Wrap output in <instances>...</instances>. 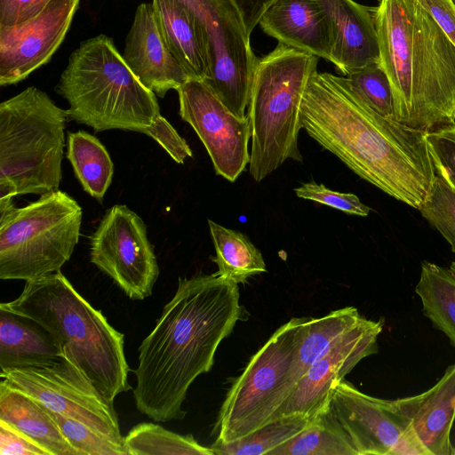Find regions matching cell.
Masks as SVG:
<instances>
[{
	"label": "cell",
	"instance_id": "e575fe53",
	"mask_svg": "<svg viewBox=\"0 0 455 455\" xmlns=\"http://www.w3.org/2000/svg\"><path fill=\"white\" fill-rule=\"evenodd\" d=\"M455 126L427 133L435 168L455 188Z\"/></svg>",
	"mask_w": 455,
	"mask_h": 455
},
{
	"label": "cell",
	"instance_id": "b9f144b4",
	"mask_svg": "<svg viewBox=\"0 0 455 455\" xmlns=\"http://www.w3.org/2000/svg\"><path fill=\"white\" fill-rule=\"evenodd\" d=\"M455 128V127H454Z\"/></svg>",
	"mask_w": 455,
	"mask_h": 455
},
{
	"label": "cell",
	"instance_id": "8d00e7d4",
	"mask_svg": "<svg viewBox=\"0 0 455 455\" xmlns=\"http://www.w3.org/2000/svg\"><path fill=\"white\" fill-rule=\"evenodd\" d=\"M1 455H50L25 434L0 419Z\"/></svg>",
	"mask_w": 455,
	"mask_h": 455
},
{
	"label": "cell",
	"instance_id": "ba28073f",
	"mask_svg": "<svg viewBox=\"0 0 455 455\" xmlns=\"http://www.w3.org/2000/svg\"><path fill=\"white\" fill-rule=\"evenodd\" d=\"M82 208L53 190L16 208L0 198V279L29 281L60 271L79 241Z\"/></svg>",
	"mask_w": 455,
	"mask_h": 455
},
{
	"label": "cell",
	"instance_id": "9a60e30c",
	"mask_svg": "<svg viewBox=\"0 0 455 455\" xmlns=\"http://www.w3.org/2000/svg\"><path fill=\"white\" fill-rule=\"evenodd\" d=\"M326 409L358 455H399L404 441L415 433L395 400L366 395L345 379L332 388Z\"/></svg>",
	"mask_w": 455,
	"mask_h": 455
},
{
	"label": "cell",
	"instance_id": "74e56055",
	"mask_svg": "<svg viewBox=\"0 0 455 455\" xmlns=\"http://www.w3.org/2000/svg\"><path fill=\"white\" fill-rule=\"evenodd\" d=\"M52 0H0V25L22 23L41 12Z\"/></svg>",
	"mask_w": 455,
	"mask_h": 455
},
{
	"label": "cell",
	"instance_id": "f35d334b",
	"mask_svg": "<svg viewBox=\"0 0 455 455\" xmlns=\"http://www.w3.org/2000/svg\"><path fill=\"white\" fill-rule=\"evenodd\" d=\"M455 45V0H419Z\"/></svg>",
	"mask_w": 455,
	"mask_h": 455
},
{
	"label": "cell",
	"instance_id": "cb8c5ba5",
	"mask_svg": "<svg viewBox=\"0 0 455 455\" xmlns=\"http://www.w3.org/2000/svg\"><path fill=\"white\" fill-rule=\"evenodd\" d=\"M362 317L356 307H346L319 318H305L282 403L316 359L338 338L357 324Z\"/></svg>",
	"mask_w": 455,
	"mask_h": 455
},
{
	"label": "cell",
	"instance_id": "4fadbf2b",
	"mask_svg": "<svg viewBox=\"0 0 455 455\" xmlns=\"http://www.w3.org/2000/svg\"><path fill=\"white\" fill-rule=\"evenodd\" d=\"M177 92L181 119L198 135L216 173L234 182L251 159L247 115H234L202 80L188 79Z\"/></svg>",
	"mask_w": 455,
	"mask_h": 455
},
{
	"label": "cell",
	"instance_id": "ab89813d",
	"mask_svg": "<svg viewBox=\"0 0 455 455\" xmlns=\"http://www.w3.org/2000/svg\"><path fill=\"white\" fill-rule=\"evenodd\" d=\"M276 0H234L250 36L259 24L264 12Z\"/></svg>",
	"mask_w": 455,
	"mask_h": 455
},
{
	"label": "cell",
	"instance_id": "4dcf8cb0",
	"mask_svg": "<svg viewBox=\"0 0 455 455\" xmlns=\"http://www.w3.org/2000/svg\"><path fill=\"white\" fill-rule=\"evenodd\" d=\"M344 76L353 92L370 108L384 117L395 120L393 88L380 62Z\"/></svg>",
	"mask_w": 455,
	"mask_h": 455
},
{
	"label": "cell",
	"instance_id": "277c9868",
	"mask_svg": "<svg viewBox=\"0 0 455 455\" xmlns=\"http://www.w3.org/2000/svg\"><path fill=\"white\" fill-rule=\"evenodd\" d=\"M0 308L28 317L45 329L110 402L132 387L124 336L109 324L60 272L26 281L15 299Z\"/></svg>",
	"mask_w": 455,
	"mask_h": 455
},
{
	"label": "cell",
	"instance_id": "ffe728a7",
	"mask_svg": "<svg viewBox=\"0 0 455 455\" xmlns=\"http://www.w3.org/2000/svg\"><path fill=\"white\" fill-rule=\"evenodd\" d=\"M259 24L280 44L331 60L329 27L314 0H276Z\"/></svg>",
	"mask_w": 455,
	"mask_h": 455
},
{
	"label": "cell",
	"instance_id": "d6986e66",
	"mask_svg": "<svg viewBox=\"0 0 455 455\" xmlns=\"http://www.w3.org/2000/svg\"><path fill=\"white\" fill-rule=\"evenodd\" d=\"M395 403L432 455H455L451 442L455 420V363L427 391Z\"/></svg>",
	"mask_w": 455,
	"mask_h": 455
},
{
	"label": "cell",
	"instance_id": "7a4b0ae2",
	"mask_svg": "<svg viewBox=\"0 0 455 455\" xmlns=\"http://www.w3.org/2000/svg\"><path fill=\"white\" fill-rule=\"evenodd\" d=\"M238 283L216 273L179 278L152 331L139 347L133 397L156 422L182 419L194 380L211 371L217 348L241 315Z\"/></svg>",
	"mask_w": 455,
	"mask_h": 455
},
{
	"label": "cell",
	"instance_id": "603a6c76",
	"mask_svg": "<svg viewBox=\"0 0 455 455\" xmlns=\"http://www.w3.org/2000/svg\"><path fill=\"white\" fill-rule=\"evenodd\" d=\"M0 419L25 434L50 455H79L64 437L48 410L3 379L0 382Z\"/></svg>",
	"mask_w": 455,
	"mask_h": 455
},
{
	"label": "cell",
	"instance_id": "52a82bcc",
	"mask_svg": "<svg viewBox=\"0 0 455 455\" xmlns=\"http://www.w3.org/2000/svg\"><path fill=\"white\" fill-rule=\"evenodd\" d=\"M67 118L35 86L0 104V198L59 188Z\"/></svg>",
	"mask_w": 455,
	"mask_h": 455
},
{
	"label": "cell",
	"instance_id": "e0dca14e",
	"mask_svg": "<svg viewBox=\"0 0 455 455\" xmlns=\"http://www.w3.org/2000/svg\"><path fill=\"white\" fill-rule=\"evenodd\" d=\"M123 57L142 84L161 98L190 79L166 43L152 3L137 7Z\"/></svg>",
	"mask_w": 455,
	"mask_h": 455
},
{
	"label": "cell",
	"instance_id": "60d3db41",
	"mask_svg": "<svg viewBox=\"0 0 455 455\" xmlns=\"http://www.w3.org/2000/svg\"><path fill=\"white\" fill-rule=\"evenodd\" d=\"M451 272L455 275V261H452L450 265V267H449Z\"/></svg>",
	"mask_w": 455,
	"mask_h": 455
},
{
	"label": "cell",
	"instance_id": "d590c367",
	"mask_svg": "<svg viewBox=\"0 0 455 455\" xmlns=\"http://www.w3.org/2000/svg\"><path fill=\"white\" fill-rule=\"evenodd\" d=\"M143 133L154 139L178 164L193 156L186 140L161 114Z\"/></svg>",
	"mask_w": 455,
	"mask_h": 455
},
{
	"label": "cell",
	"instance_id": "ac0fdd59",
	"mask_svg": "<svg viewBox=\"0 0 455 455\" xmlns=\"http://www.w3.org/2000/svg\"><path fill=\"white\" fill-rule=\"evenodd\" d=\"M321 9L331 38V62L344 76L379 63L373 8L354 0H314Z\"/></svg>",
	"mask_w": 455,
	"mask_h": 455
},
{
	"label": "cell",
	"instance_id": "83f0119b",
	"mask_svg": "<svg viewBox=\"0 0 455 455\" xmlns=\"http://www.w3.org/2000/svg\"><path fill=\"white\" fill-rule=\"evenodd\" d=\"M268 455H358L345 431L327 409L316 414L297 435Z\"/></svg>",
	"mask_w": 455,
	"mask_h": 455
},
{
	"label": "cell",
	"instance_id": "7402d4cb",
	"mask_svg": "<svg viewBox=\"0 0 455 455\" xmlns=\"http://www.w3.org/2000/svg\"><path fill=\"white\" fill-rule=\"evenodd\" d=\"M163 36L190 79L205 82L210 60L204 36L196 18L179 0H152Z\"/></svg>",
	"mask_w": 455,
	"mask_h": 455
},
{
	"label": "cell",
	"instance_id": "d6a6232c",
	"mask_svg": "<svg viewBox=\"0 0 455 455\" xmlns=\"http://www.w3.org/2000/svg\"><path fill=\"white\" fill-rule=\"evenodd\" d=\"M48 412L64 437L79 455H128L124 443L108 438L86 425L66 416L50 410Z\"/></svg>",
	"mask_w": 455,
	"mask_h": 455
},
{
	"label": "cell",
	"instance_id": "2e32d148",
	"mask_svg": "<svg viewBox=\"0 0 455 455\" xmlns=\"http://www.w3.org/2000/svg\"><path fill=\"white\" fill-rule=\"evenodd\" d=\"M79 0H52L35 17L12 26L0 25V85L24 80L46 64L69 28Z\"/></svg>",
	"mask_w": 455,
	"mask_h": 455
},
{
	"label": "cell",
	"instance_id": "5bb4252c",
	"mask_svg": "<svg viewBox=\"0 0 455 455\" xmlns=\"http://www.w3.org/2000/svg\"><path fill=\"white\" fill-rule=\"evenodd\" d=\"M384 321L363 316L338 338L308 368L274 415L283 418H311L324 410L335 385L363 358L378 353V338Z\"/></svg>",
	"mask_w": 455,
	"mask_h": 455
},
{
	"label": "cell",
	"instance_id": "9c48e42d",
	"mask_svg": "<svg viewBox=\"0 0 455 455\" xmlns=\"http://www.w3.org/2000/svg\"><path fill=\"white\" fill-rule=\"evenodd\" d=\"M304 320L291 318L278 328L235 379L213 427L215 443L234 442L272 422L283 402Z\"/></svg>",
	"mask_w": 455,
	"mask_h": 455
},
{
	"label": "cell",
	"instance_id": "5b68a950",
	"mask_svg": "<svg viewBox=\"0 0 455 455\" xmlns=\"http://www.w3.org/2000/svg\"><path fill=\"white\" fill-rule=\"evenodd\" d=\"M56 91L69 105L68 118L96 132L143 133L160 115L156 95L142 84L105 35L82 42L71 53Z\"/></svg>",
	"mask_w": 455,
	"mask_h": 455
},
{
	"label": "cell",
	"instance_id": "6da1fadb",
	"mask_svg": "<svg viewBox=\"0 0 455 455\" xmlns=\"http://www.w3.org/2000/svg\"><path fill=\"white\" fill-rule=\"evenodd\" d=\"M301 124L360 178L418 210L435 176L427 133L384 117L345 76L315 71L301 103Z\"/></svg>",
	"mask_w": 455,
	"mask_h": 455
},
{
	"label": "cell",
	"instance_id": "484cf974",
	"mask_svg": "<svg viewBox=\"0 0 455 455\" xmlns=\"http://www.w3.org/2000/svg\"><path fill=\"white\" fill-rule=\"evenodd\" d=\"M208 224L216 254L212 260L219 267L217 275L243 283L251 275L267 271L261 252L245 235L211 220Z\"/></svg>",
	"mask_w": 455,
	"mask_h": 455
},
{
	"label": "cell",
	"instance_id": "7c38bea8",
	"mask_svg": "<svg viewBox=\"0 0 455 455\" xmlns=\"http://www.w3.org/2000/svg\"><path fill=\"white\" fill-rule=\"evenodd\" d=\"M90 258L131 299L152 294L159 275L154 248L140 217L126 205L109 208L91 237Z\"/></svg>",
	"mask_w": 455,
	"mask_h": 455
},
{
	"label": "cell",
	"instance_id": "8992f818",
	"mask_svg": "<svg viewBox=\"0 0 455 455\" xmlns=\"http://www.w3.org/2000/svg\"><path fill=\"white\" fill-rule=\"evenodd\" d=\"M318 57L280 44L255 65L248 103L249 172L261 181L286 160L302 161L298 147L301 103Z\"/></svg>",
	"mask_w": 455,
	"mask_h": 455
},
{
	"label": "cell",
	"instance_id": "4316f807",
	"mask_svg": "<svg viewBox=\"0 0 455 455\" xmlns=\"http://www.w3.org/2000/svg\"><path fill=\"white\" fill-rule=\"evenodd\" d=\"M67 157L84 190L101 200L114 174L113 162L103 144L86 132H69Z\"/></svg>",
	"mask_w": 455,
	"mask_h": 455
},
{
	"label": "cell",
	"instance_id": "d4e9b609",
	"mask_svg": "<svg viewBox=\"0 0 455 455\" xmlns=\"http://www.w3.org/2000/svg\"><path fill=\"white\" fill-rule=\"evenodd\" d=\"M415 292L423 314L455 348V275L450 268L424 260Z\"/></svg>",
	"mask_w": 455,
	"mask_h": 455
},
{
	"label": "cell",
	"instance_id": "3957f363",
	"mask_svg": "<svg viewBox=\"0 0 455 455\" xmlns=\"http://www.w3.org/2000/svg\"><path fill=\"white\" fill-rule=\"evenodd\" d=\"M395 121L425 133L455 126V45L419 0L373 8Z\"/></svg>",
	"mask_w": 455,
	"mask_h": 455
},
{
	"label": "cell",
	"instance_id": "836d02e7",
	"mask_svg": "<svg viewBox=\"0 0 455 455\" xmlns=\"http://www.w3.org/2000/svg\"><path fill=\"white\" fill-rule=\"evenodd\" d=\"M294 192L299 198L325 204L348 214L366 217L371 212V208L363 204L355 194L333 191L323 184L313 181L303 183Z\"/></svg>",
	"mask_w": 455,
	"mask_h": 455
},
{
	"label": "cell",
	"instance_id": "f1b7e54d",
	"mask_svg": "<svg viewBox=\"0 0 455 455\" xmlns=\"http://www.w3.org/2000/svg\"><path fill=\"white\" fill-rule=\"evenodd\" d=\"M124 445L128 455H213L192 435H180L151 422L134 426L124 436Z\"/></svg>",
	"mask_w": 455,
	"mask_h": 455
},
{
	"label": "cell",
	"instance_id": "8fae6325",
	"mask_svg": "<svg viewBox=\"0 0 455 455\" xmlns=\"http://www.w3.org/2000/svg\"><path fill=\"white\" fill-rule=\"evenodd\" d=\"M0 377L46 409L124 443L114 403L97 389L65 353L49 365L1 370Z\"/></svg>",
	"mask_w": 455,
	"mask_h": 455
},
{
	"label": "cell",
	"instance_id": "f546056e",
	"mask_svg": "<svg viewBox=\"0 0 455 455\" xmlns=\"http://www.w3.org/2000/svg\"><path fill=\"white\" fill-rule=\"evenodd\" d=\"M314 417L283 418L234 442H214L209 448L213 455H268L271 451L301 432Z\"/></svg>",
	"mask_w": 455,
	"mask_h": 455
},
{
	"label": "cell",
	"instance_id": "44dd1931",
	"mask_svg": "<svg viewBox=\"0 0 455 455\" xmlns=\"http://www.w3.org/2000/svg\"><path fill=\"white\" fill-rule=\"evenodd\" d=\"M61 355L60 344L37 323L0 308V370L45 366Z\"/></svg>",
	"mask_w": 455,
	"mask_h": 455
},
{
	"label": "cell",
	"instance_id": "30bf717a",
	"mask_svg": "<svg viewBox=\"0 0 455 455\" xmlns=\"http://www.w3.org/2000/svg\"><path fill=\"white\" fill-rule=\"evenodd\" d=\"M196 18L204 36L210 74L204 82L236 116H246L258 61L234 0H179Z\"/></svg>",
	"mask_w": 455,
	"mask_h": 455
},
{
	"label": "cell",
	"instance_id": "1f68e13d",
	"mask_svg": "<svg viewBox=\"0 0 455 455\" xmlns=\"http://www.w3.org/2000/svg\"><path fill=\"white\" fill-rule=\"evenodd\" d=\"M418 210L455 253V188L439 170L435 169L433 184Z\"/></svg>",
	"mask_w": 455,
	"mask_h": 455
}]
</instances>
